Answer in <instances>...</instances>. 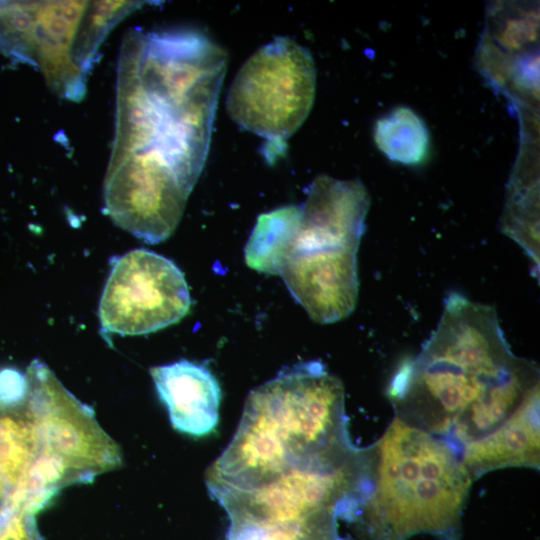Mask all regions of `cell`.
<instances>
[{
  "instance_id": "cell-1",
  "label": "cell",
  "mask_w": 540,
  "mask_h": 540,
  "mask_svg": "<svg viewBox=\"0 0 540 540\" xmlns=\"http://www.w3.org/2000/svg\"><path fill=\"white\" fill-rule=\"evenodd\" d=\"M225 51L190 28L131 29L116 70L115 136L104 179L110 219L145 243L167 239L204 167Z\"/></svg>"
},
{
  "instance_id": "cell-2",
  "label": "cell",
  "mask_w": 540,
  "mask_h": 540,
  "mask_svg": "<svg viewBox=\"0 0 540 540\" xmlns=\"http://www.w3.org/2000/svg\"><path fill=\"white\" fill-rule=\"evenodd\" d=\"M537 390V364L512 352L494 307L453 292L436 329L401 364L386 394L395 417L463 453Z\"/></svg>"
},
{
  "instance_id": "cell-3",
  "label": "cell",
  "mask_w": 540,
  "mask_h": 540,
  "mask_svg": "<svg viewBox=\"0 0 540 540\" xmlns=\"http://www.w3.org/2000/svg\"><path fill=\"white\" fill-rule=\"evenodd\" d=\"M472 482L455 446L394 416L366 447L365 491L352 522L363 540L418 533L460 540Z\"/></svg>"
},
{
  "instance_id": "cell-4",
  "label": "cell",
  "mask_w": 540,
  "mask_h": 540,
  "mask_svg": "<svg viewBox=\"0 0 540 540\" xmlns=\"http://www.w3.org/2000/svg\"><path fill=\"white\" fill-rule=\"evenodd\" d=\"M142 2L0 1V51L37 68L61 98L80 101L100 46Z\"/></svg>"
},
{
  "instance_id": "cell-5",
  "label": "cell",
  "mask_w": 540,
  "mask_h": 540,
  "mask_svg": "<svg viewBox=\"0 0 540 540\" xmlns=\"http://www.w3.org/2000/svg\"><path fill=\"white\" fill-rule=\"evenodd\" d=\"M316 69L310 52L289 37H277L252 54L229 89L226 107L243 129L285 147L313 105Z\"/></svg>"
},
{
  "instance_id": "cell-6",
  "label": "cell",
  "mask_w": 540,
  "mask_h": 540,
  "mask_svg": "<svg viewBox=\"0 0 540 540\" xmlns=\"http://www.w3.org/2000/svg\"><path fill=\"white\" fill-rule=\"evenodd\" d=\"M40 453L59 460L77 483L119 468L122 453L98 424L94 411L75 398L49 367L34 359L25 374Z\"/></svg>"
},
{
  "instance_id": "cell-7",
  "label": "cell",
  "mask_w": 540,
  "mask_h": 540,
  "mask_svg": "<svg viewBox=\"0 0 540 540\" xmlns=\"http://www.w3.org/2000/svg\"><path fill=\"white\" fill-rule=\"evenodd\" d=\"M190 304L188 285L177 265L153 251L135 249L112 262L99 319L104 332L142 335L179 322Z\"/></svg>"
},
{
  "instance_id": "cell-8",
  "label": "cell",
  "mask_w": 540,
  "mask_h": 540,
  "mask_svg": "<svg viewBox=\"0 0 540 540\" xmlns=\"http://www.w3.org/2000/svg\"><path fill=\"white\" fill-rule=\"evenodd\" d=\"M291 249L358 251L370 199L358 180L317 176L306 189Z\"/></svg>"
},
{
  "instance_id": "cell-9",
  "label": "cell",
  "mask_w": 540,
  "mask_h": 540,
  "mask_svg": "<svg viewBox=\"0 0 540 540\" xmlns=\"http://www.w3.org/2000/svg\"><path fill=\"white\" fill-rule=\"evenodd\" d=\"M278 275L318 323L339 321L355 309L359 288L357 251L291 249Z\"/></svg>"
},
{
  "instance_id": "cell-10",
  "label": "cell",
  "mask_w": 540,
  "mask_h": 540,
  "mask_svg": "<svg viewBox=\"0 0 540 540\" xmlns=\"http://www.w3.org/2000/svg\"><path fill=\"white\" fill-rule=\"evenodd\" d=\"M150 375L174 429L196 437L215 429L221 388L206 366L182 359L152 367Z\"/></svg>"
},
{
  "instance_id": "cell-11",
  "label": "cell",
  "mask_w": 540,
  "mask_h": 540,
  "mask_svg": "<svg viewBox=\"0 0 540 540\" xmlns=\"http://www.w3.org/2000/svg\"><path fill=\"white\" fill-rule=\"evenodd\" d=\"M539 390L487 436L467 445L462 460L473 480L507 467L539 469Z\"/></svg>"
},
{
  "instance_id": "cell-12",
  "label": "cell",
  "mask_w": 540,
  "mask_h": 540,
  "mask_svg": "<svg viewBox=\"0 0 540 540\" xmlns=\"http://www.w3.org/2000/svg\"><path fill=\"white\" fill-rule=\"evenodd\" d=\"M39 451L26 394L16 401L0 399V508L11 505Z\"/></svg>"
},
{
  "instance_id": "cell-13",
  "label": "cell",
  "mask_w": 540,
  "mask_h": 540,
  "mask_svg": "<svg viewBox=\"0 0 540 540\" xmlns=\"http://www.w3.org/2000/svg\"><path fill=\"white\" fill-rule=\"evenodd\" d=\"M298 206H284L261 214L245 246L247 265L261 273L278 275L292 248Z\"/></svg>"
},
{
  "instance_id": "cell-14",
  "label": "cell",
  "mask_w": 540,
  "mask_h": 540,
  "mask_svg": "<svg viewBox=\"0 0 540 540\" xmlns=\"http://www.w3.org/2000/svg\"><path fill=\"white\" fill-rule=\"evenodd\" d=\"M374 140L390 160L405 165L422 163L430 148L424 121L412 109L403 106L377 120Z\"/></svg>"
},
{
  "instance_id": "cell-15",
  "label": "cell",
  "mask_w": 540,
  "mask_h": 540,
  "mask_svg": "<svg viewBox=\"0 0 540 540\" xmlns=\"http://www.w3.org/2000/svg\"><path fill=\"white\" fill-rule=\"evenodd\" d=\"M226 540H342L337 517L319 516L301 522L268 523L231 520Z\"/></svg>"
},
{
  "instance_id": "cell-16",
  "label": "cell",
  "mask_w": 540,
  "mask_h": 540,
  "mask_svg": "<svg viewBox=\"0 0 540 540\" xmlns=\"http://www.w3.org/2000/svg\"><path fill=\"white\" fill-rule=\"evenodd\" d=\"M35 514L7 505L0 509V540H44Z\"/></svg>"
},
{
  "instance_id": "cell-17",
  "label": "cell",
  "mask_w": 540,
  "mask_h": 540,
  "mask_svg": "<svg viewBox=\"0 0 540 540\" xmlns=\"http://www.w3.org/2000/svg\"><path fill=\"white\" fill-rule=\"evenodd\" d=\"M26 389L25 375L13 369L0 371V399L8 401L20 400L25 396Z\"/></svg>"
}]
</instances>
